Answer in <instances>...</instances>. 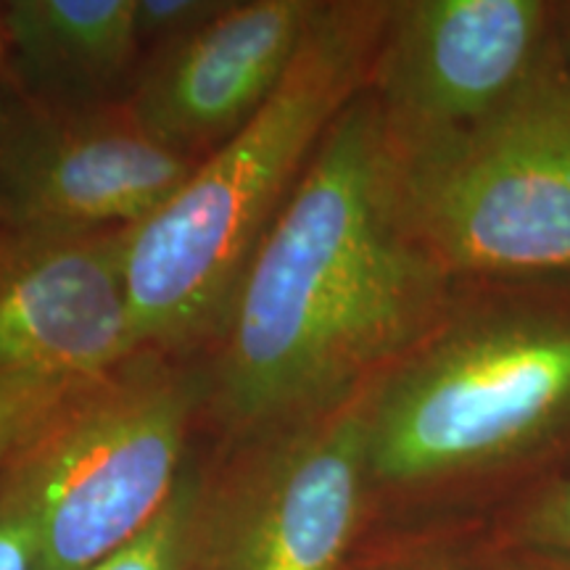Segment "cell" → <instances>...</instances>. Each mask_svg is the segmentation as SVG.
Wrapping results in <instances>:
<instances>
[{"label": "cell", "instance_id": "cell-18", "mask_svg": "<svg viewBox=\"0 0 570 570\" xmlns=\"http://www.w3.org/2000/svg\"><path fill=\"white\" fill-rule=\"evenodd\" d=\"M487 570H570V554L508 544L483 560Z\"/></svg>", "mask_w": 570, "mask_h": 570}, {"label": "cell", "instance_id": "cell-6", "mask_svg": "<svg viewBox=\"0 0 570 570\" xmlns=\"http://www.w3.org/2000/svg\"><path fill=\"white\" fill-rule=\"evenodd\" d=\"M365 396L219 444L202 465L188 570H354L375 499Z\"/></svg>", "mask_w": 570, "mask_h": 570}, {"label": "cell", "instance_id": "cell-14", "mask_svg": "<svg viewBox=\"0 0 570 570\" xmlns=\"http://www.w3.org/2000/svg\"><path fill=\"white\" fill-rule=\"evenodd\" d=\"M21 458L0 475V570H35L38 560V510Z\"/></svg>", "mask_w": 570, "mask_h": 570}, {"label": "cell", "instance_id": "cell-10", "mask_svg": "<svg viewBox=\"0 0 570 570\" xmlns=\"http://www.w3.org/2000/svg\"><path fill=\"white\" fill-rule=\"evenodd\" d=\"M320 6L227 0L202 30L151 53L127 104L164 146L202 161L281 88Z\"/></svg>", "mask_w": 570, "mask_h": 570}, {"label": "cell", "instance_id": "cell-16", "mask_svg": "<svg viewBox=\"0 0 570 570\" xmlns=\"http://www.w3.org/2000/svg\"><path fill=\"white\" fill-rule=\"evenodd\" d=\"M227 0H132V24L140 51L148 53L175 46L202 30L225 9Z\"/></svg>", "mask_w": 570, "mask_h": 570}, {"label": "cell", "instance_id": "cell-12", "mask_svg": "<svg viewBox=\"0 0 570 570\" xmlns=\"http://www.w3.org/2000/svg\"><path fill=\"white\" fill-rule=\"evenodd\" d=\"M198 481H202V465L190 460L159 515L138 537H132L88 570H188Z\"/></svg>", "mask_w": 570, "mask_h": 570}, {"label": "cell", "instance_id": "cell-20", "mask_svg": "<svg viewBox=\"0 0 570 570\" xmlns=\"http://www.w3.org/2000/svg\"><path fill=\"white\" fill-rule=\"evenodd\" d=\"M9 63V42H6V32H3V21H0V69Z\"/></svg>", "mask_w": 570, "mask_h": 570}, {"label": "cell", "instance_id": "cell-4", "mask_svg": "<svg viewBox=\"0 0 570 570\" xmlns=\"http://www.w3.org/2000/svg\"><path fill=\"white\" fill-rule=\"evenodd\" d=\"M394 159L412 230L449 275L570 277V69L558 40L487 119Z\"/></svg>", "mask_w": 570, "mask_h": 570}, {"label": "cell", "instance_id": "cell-11", "mask_svg": "<svg viewBox=\"0 0 570 570\" xmlns=\"http://www.w3.org/2000/svg\"><path fill=\"white\" fill-rule=\"evenodd\" d=\"M0 21L9 53L67 88H109L140 56L132 0H13Z\"/></svg>", "mask_w": 570, "mask_h": 570}, {"label": "cell", "instance_id": "cell-9", "mask_svg": "<svg viewBox=\"0 0 570 570\" xmlns=\"http://www.w3.org/2000/svg\"><path fill=\"white\" fill-rule=\"evenodd\" d=\"M125 230L0 227V383H88L140 352Z\"/></svg>", "mask_w": 570, "mask_h": 570}, {"label": "cell", "instance_id": "cell-15", "mask_svg": "<svg viewBox=\"0 0 570 570\" xmlns=\"http://www.w3.org/2000/svg\"><path fill=\"white\" fill-rule=\"evenodd\" d=\"M510 544L570 554V479L547 483L525 499L512 518Z\"/></svg>", "mask_w": 570, "mask_h": 570}, {"label": "cell", "instance_id": "cell-13", "mask_svg": "<svg viewBox=\"0 0 570 570\" xmlns=\"http://www.w3.org/2000/svg\"><path fill=\"white\" fill-rule=\"evenodd\" d=\"M88 383H0V475L48 431L71 396Z\"/></svg>", "mask_w": 570, "mask_h": 570}, {"label": "cell", "instance_id": "cell-8", "mask_svg": "<svg viewBox=\"0 0 570 570\" xmlns=\"http://www.w3.org/2000/svg\"><path fill=\"white\" fill-rule=\"evenodd\" d=\"M196 164L154 138L127 98L35 109L0 127V227H132Z\"/></svg>", "mask_w": 570, "mask_h": 570}, {"label": "cell", "instance_id": "cell-3", "mask_svg": "<svg viewBox=\"0 0 570 570\" xmlns=\"http://www.w3.org/2000/svg\"><path fill=\"white\" fill-rule=\"evenodd\" d=\"M377 494L510 468L570 433V306H452L367 386Z\"/></svg>", "mask_w": 570, "mask_h": 570}, {"label": "cell", "instance_id": "cell-5", "mask_svg": "<svg viewBox=\"0 0 570 570\" xmlns=\"http://www.w3.org/2000/svg\"><path fill=\"white\" fill-rule=\"evenodd\" d=\"M202 428L196 362L140 348L77 391L27 449L35 570H88L146 529L190 465Z\"/></svg>", "mask_w": 570, "mask_h": 570}, {"label": "cell", "instance_id": "cell-19", "mask_svg": "<svg viewBox=\"0 0 570 570\" xmlns=\"http://www.w3.org/2000/svg\"><path fill=\"white\" fill-rule=\"evenodd\" d=\"M554 35H558L560 53L570 69V3L554 6Z\"/></svg>", "mask_w": 570, "mask_h": 570}, {"label": "cell", "instance_id": "cell-7", "mask_svg": "<svg viewBox=\"0 0 570 570\" xmlns=\"http://www.w3.org/2000/svg\"><path fill=\"white\" fill-rule=\"evenodd\" d=\"M554 40V6L541 0L389 3L365 90L391 151L412 154L487 119Z\"/></svg>", "mask_w": 570, "mask_h": 570}, {"label": "cell", "instance_id": "cell-2", "mask_svg": "<svg viewBox=\"0 0 570 570\" xmlns=\"http://www.w3.org/2000/svg\"><path fill=\"white\" fill-rule=\"evenodd\" d=\"M389 3H323L281 88L177 194L125 230L140 348L198 360L338 114L365 90Z\"/></svg>", "mask_w": 570, "mask_h": 570}, {"label": "cell", "instance_id": "cell-1", "mask_svg": "<svg viewBox=\"0 0 570 570\" xmlns=\"http://www.w3.org/2000/svg\"><path fill=\"white\" fill-rule=\"evenodd\" d=\"M452 275L412 230L399 167L362 90L248 262L198 356L219 444L344 402L446 315Z\"/></svg>", "mask_w": 570, "mask_h": 570}, {"label": "cell", "instance_id": "cell-17", "mask_svg": "<svg viewBox=\"0 0 570 570\" xmlns=\"http://www.w3.org/2000/svg\"><path fill=\"white\" fill-rule=\"evenodd\" d=\"M354 570H487V566H475L465 554L446 547H410V550L360 558Z\"/></svg>", "mask_w": 570, "mask_h": 570}]
</instances>
